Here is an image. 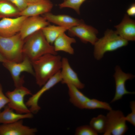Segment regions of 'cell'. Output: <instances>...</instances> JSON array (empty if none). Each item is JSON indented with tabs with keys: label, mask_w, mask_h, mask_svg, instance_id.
Returning a JSON list of instances; mask_svg holds the SVG:
<instances>
[{
	"label": "cell",
	"mask_w": 135,
	"mask_h": 135,
	"mask_svg": "<svg viewBox=\"0 0 135 135\" xmlns=\"http://www.w3.org/2000/svg\"><path fill=\"white\" fill-rule=\"evenodd\" d=\"M62 58L59 55L49 54L32 61L38 86H42L61 70Z\"/></svg>",
	"instance_id": "1"
},
{
	"label": "cell",
	"mask_w": 135,
	"mask_h": 135,
	"mask_svg": "<svg viewBox=\"0 0 135 135\" xmlns=\"http://www.w3.org/2000/svg\"><path fill=\"white\" fill-rule=\"evenodd\" d=\"M96 132L90 125H84L78 127L75 133L76 135H98Z\"/></svg>",
	"instance_id": "26"
},
{
	"label": "cell",
	"mask_w": 135,
	"mask_h": 135,
	"mask_svg": "<svg viewBox=\"0 0 135 135\" xmlns=\"http://www.w3.org/2000/svg\"><path fill=\"white\" fill-rule=\"evenodd\" d=\"M116 33L123 38L128 41L135 40V21L127 14H125L122 20L114 26Z\"/></svg>",
	"instance_id": "16"
},
{
	"label": "cell",
	"mask_w": 135,
	"mask_h": 135,
	"mask_svg": "<svg viewBox=\"0 0 135 135\" xmlns=\"http://www.w3.org/2000/svg\"><path fill=\"white\" fill-rule=\"evenodd\" d=\"M27 17L20 16L13 18H2L0 20V36L9 37L19 33L23 23Z\"/></svg>",
	"instance_id": "12"
},
{
	"label": "cell",
	"mask_w": 135,
	"mask_h": 135,
	"mask_svg": "<svg viewBox=\"0 0 135 135\" xmlns=\"http://www.w3.org/2000/svg\"><path fill=\"white\" fill-rule=\"evenodd\" d=\"M127 15L129 16H134L135 15V4H132L126 10Z\"/></svg>",
	"instance_id": "30"
},
{
	"label": "cell",
	"mask_w": 135,
	"mask_h": 135,
	"mask_svg": "<svg viewBox=\"0 0 135 135\" xmlns=\"http://www.w3.org/2000/svg\"><path fill=\"white\" fill-rule=\"evenodd\" d=\"M128 41L119 36L115 31L108 29L104 36L98 39L94 45V56L97 60L101 59L108 52L115 50L127 46Z\"/></svg>",
	"instance_id": "3"
},
{
	"label": "cell",
	"mask_w": 135,
	"mask_h": 135,
	"mask_svg": "<svg viewBox=\"0 0 135 135\" xmlns=\"http://www.w3.org/2000/svg\"><path fill=\"white\" fill-rule=\"evenodd\" d=\"M48 22L58 26L71 27L84 22L80 20L66 14L56 15L48 12L42 15Z\"/></svg>",
	"instance_id": "17"
},
{
	"label": "cell",
	"mask_w": 135,
	"mask_h": 135,
	"mask_svg": "<svg viewBox=\"0 0 135 135\" xmlns=\"http://www.w3.org/2000/svg\"><path fill=\"white\" fill-rule=\"evenodd\" d=\"M84 109H101L108 111L112 109V107L108 103L94 98H90L86 102L84 105Z\"/></svg>",
	"instance_id": "24"
},
{
	"label": "cell",
	"mask_w": 135,
	"mask_h": 135,
	"mask_svg": "<svg viewBox=\"0 0 135 135\" xmlns=\"http://www.w3.org/2000/svg\"><path fill=\"white\" fill-rule=\"evenodd\" d=\"M20 10L6 0L0 1V18L20 16Z\"/></svg>",
	"instance_id": "22"
},
{
	"label": "cell",
	"mask_w": 135,
	"mask_h": 135,
	"mask_svg": "<svg viewBox=\"0 0 135 135\" xmlns=\"http://www.w3.org/2000/svg\"><path fill=\"white\" fill-rule=\"evenodd\" d=\"M2 0H0V1Z\"/></svg>",
	"instance_id": "33"
},
{
	"label": "cell",
	"mask_w": 135,
	"mask_h": 135,
	"mask_svg": "<svg viewBox=\"0 0 135 135\" xmlns=\"http://www.w3.org/2000/svg\"><path fill=\"white\" fill-rule=\"evenodd\" d=\"M60 72L61 82L62 84H72L79 89L84 88V84L80 81L77 74L71 68L68 59L66 58H62Z\"/></svg>",
	"instance_id": "14"
},
{
	"label": "cell",
	"mask_w": 135,
	"mask_h": 135,
	"mask_svg": "<svg viewBox=\"0 0 135 135\" xmlns=\"http://www.w3.org/2000/svg\"><path fill=\"white\" fill-rule=\"evenodd\" d=\"M130 106L131 112L128 114L125 118L126 121L134 126H135V101L132 100L130 102Z\"/></svg>",
	"instance_id": "27"
},
{
	"label": "cell",
	"mask_w": 135,
	"mask_h": 135,
	"mask_svg": "<svg viewBox=\"0 0 135 135\" xmlns=\"http://www.w3.org/2000/svg\"><path fill=\"white\" fill-rule=\"evenodd\" d=\"M22 52L31 61L47 54H57L53 46L49 43L41 30L30 35L24 40Z\"/></svg>",
	"instance_id": "2"
},
{
	"label": "cell",
	"mask_w": 135,
	"mask_h": 135,
	"mask_svg": "<svg viewBox=\"0 0 135 135\" xmlns=\"http://www.w3.org/2000/svg\"><path fill=\"white\" fill-rule=\"evenodd\" d=\"M86 0H65L60 4V8H69L72 9L78 14H80V8L82 3Z\"/></svg>",
	"instance_id": "25"
},
{
	"label": "cell",
	"mask_w": 135,
	"mask_h": 135,
	"mask_svg": "<svg viewBox=\"0 0 135 135\" xmlns=\"http://www.w3.org/2000/svg\"><path fill=\"white\" fill-rule=\"evenodd\" d=\"M67 85L70 102L77 108L80 109H84L85 103L90 98L73 85L70 84Z\"/></svg>",
	"instance_id": "20"
},
{
	"label": "cell",
	"mask_w": 135,
	"mask_h": 135,
	"mask_svg": "<svg viewBox=\"0 0 135 135\" xmlns=\"http://www.w3.org/2000/svg\"><path fill=\"white\" fill-rule=\"evenodd\" d=\"M42 0H25L28 4L36 2Z\"/></svg>",
	"instance_id": "32"
},
{
	"label": "cell",
	"mask_w": 135,
	"mask_h": 135,
	"mask_svg": "<svg viewBox=\"0 0 135 135\" xmlns=\"http://www.w3.org/2000/svg\"><path fill=\"white\" fill-rule=\"evenodd\" d=\"M7 60L0 53V62L3 63Z\"/></svg>",
	"instance_id": "31"
},
{
	"label": "cell",
	"mask_w": 135,
	"mask_h": 135,
	"mask_svg": "<svg viewBox=\"0 0 135 135\" xmlns=\"http://www.w3.org/2000/svg\"><path fill=\"white\" fill-rule=\"evenodd\" d=\"M53 7V4L50 0H42L28 4L26 8L20 12V16L28 17L42 15L50 12Z\"/></svg>",
	"instance_id": "15"
},
{
	"label": "cell",
	"mask_w": 135,
	"mask_h": 135,
	"mask_svg": "<svg viewBox=\"0 0 135 135\" xmlns=\"http://www.w3.org/2000/svg\"><path fill=\"white\" fill-rule=\"evenodd\" d=\"M32 94L31 91L23 86L15 87L13 90L6 93V95L9 100L8 106L18 113L31 112L24 102V98L26 95Z\"/></svg>",
	"instance_id": "7"
},
{
	"label": "cell",
	"mask_w": 135,
	"mask_h": 135,
	"mask_svg": "<svg viewBox=\"0 0 135 135\" xmlns=\"http://www.w3.org/2000/svg\"></svg>",
	"instance_id": "34"
},
{
	"label": "cell",
	"mask_w": 135,
	"mask_h": 135,
	"mask_svg": "<svg viewBox=\"0 0 135 135\" xmlns=\"http://www.w3.org/2000/svg\"><path fill=\"white\" fill-rule=\"evenodd\" d=\"M22 120L0 125V135H34L37 132L36 128L24 125Z\"/></svg>",
	"instance_id": "13"
},
{
	"label": "cell",
	"mask_w": 135,
	"mask_h": 135,
	"mask_svg": "<svg viewBox=\"0 0 135 135\" xmlns=\"http://www.w3.org/2000/svg\"><path fill=\"white\" fill-rule=\"evenodd\" d=\"M8 106L0 112V123L8 124L13 123L23 119L33 118V114L30 112L20 114L14 111Z\"/></svg>",
	"instance_id": "18"
},
{
	"label": "cell",
	"mask_w": 135,
	"mask_h": 135,
	"mask_svg": "<svg viewBox=\"0 0 135 135\" xmlns=\"http://www.w3.org/2000/svg\"><path fill=\"white\" fill-rule=\"evenodd\" d=\"M76 42V40L74 38L68 36L64 32L56 39L53 44L56 52L62 51L70 54H73L74 51L71 45Z\"/></svg>",
	"instance_id": "19"
},
{
	"label": "cell",
	"mask_w": 135,
	"mask_h": 135,
	"mask_svg": "<svg viewBox=\"0 0 135 135\" xmlns=\"http://www.w3.org/2000/svg\"><path fill=\"white\" fill-rule=\"evenodd\" d=\"M106 122V116L100 114L92 118L90 125L98 133H104L105 129Z\"/></svg>",
	"instance_id": "23"
},
{
	"label": "cell",
	"mask_w": 135,
	"mask_h": 135,
	"mask_svg": "<svg viewBox=\"0 0 135 135\" xmlns=\"http://www.w3.org/2000/svg\"><path fill=\"white\" fill-rule=\"evenodd\" d=\"M6 0L14 5L20 10V12L24 10L28 5V3L25 0Z\"/></svg>",
	"instance_id": "28"
},
{
	"label": "cell",
	"mask_w": 135,
	"mask_h": 135,
	"mask_svg": "<svg viewBox=\"0 0 135 135\" xmlns=\"http://www.w3.org/2000/svg\"><path fill=\"white\" fill-rule=\"evenodd\" d=\"M24 42L19 32L9 37L0 36V53L8 61L20 62L24 58Z\"/></svg>",
	"instance_id": "4"
},
{
	"label": "cell",
	"mask_w": 135,
	"mask_h": 135,
	"mask_svg": "<svg viewBox=\"0 0 135 135\" xmlns=\"http://www.w3.org/2000/svg\"><path fill=\"white\" fill-rule=\"evenodd\" d=\"M9 100L3 92L2 85L0 84V112L1 110L8 104Z\"/></svg>",
	"instance_id": "29"
},
{
	"label": "cell",
	"mask_w": 135,
	"mask_h": 135,
	"mask_svg": "<svg viewBox=\"0 0 135 135\" xmlns=\"http://www.w3.org/2000/svg\"><path fill=\"white\" fill-rule=\"evenodd\" d=\"M108 111L106 116V127L103 135H124L128 128L123 112L119 110Z\"/></svg>",
	"instance_id": "5"
},
{
	"label": "cell",
	"mask_w": 135,
	"mask_h": 135,
	"mask_svg": "<svg viewBox=\"0 0 135 135\" xmlns=\"http://www.w3.org/2000/svg\"><path fill=\"white\" fill-rule=\"evenodd\" d=\"M2 64L10 72L15 87L23 86L24 82V78L20 76L22 72H26L34 76L32 62L26 56H24L23 60L20 62L6 60Z\"/></svg>",
	"instance_id": "6"
},
{
	"label": "cell",
	"mask_w": 135,
	"mask_h": 135,
	"mask_svg": "<svg viewBox=\"0 0 135 135\" xmlns=\"http://www.w3.org/2000/svg\"><path fill=\"white\" fill-rule=\"evenodd\" d=\"M68 31L71 37L76 36L83 42H89L93 45L98 39V30L84 22L71 27Z\"/></svg>",
	"instance_id": "8"
},
{
	"label": "cell",
	"mask_w": 135,
	"mask_h": 135,
	"mask_svg": "<svg viewBox=\"0 0 135 135\" xmlns=\"http://www.w3.org/2000/svg\"><path fill=\"white\" fill-rule=\"evenodd\" d=\"M59 71L50 78L43 86L42 88L35 94H32L26 104L32 114L37 113L40 110L38 104L39 100L42 95L57 84L61 82L62 78Z\"/></svg>",
	"instance_id": "10"
},
{
	"label": "cell",
	"mask_w": 135,
	"mask_h": 135,
	"mask_svg": "<svg viewBox=\"0 0 135 135\" xmlns=\"http://www.w3.org/2000/svg\"><path fill=\"white\" fill-rule=\"evenodd\" d=\"M50 24V22L42 16L28 17L23 23L19 33L22 38L24 40Z\"/></svg>",
	"instance_id": "11"
},
{
	"label": "cell",
	"mask_w": 135,
	"mask_h": 135,
	"mask_svg": "<svg viewBox=\"0 0 135 135\" xmlns=\"http://www.w3.org/2000/svg\"><path fill=\"white\" fill-rule=\"evenodd\" d=\"M70 27L50 24L42 28L41 30L47 41L52 45L56 39L61 34L68 30Z\"/></svg>",
	"instance_id": "21"
},
{
	"label": "cell",
	"mask_w": 135,
	"mask_h": 135,
	"mask_svg": "<svg viewBox=\"0 0 135 135\" xmlns=\"http://www.w3.org/2000/svg\"><path fill=\"white\" fill-rule=\"evenodd\" d=\"M115 72L113 75L115 83V92L111 102L112 103L121 99L125 95L134 94V92H130L126 89L125 84L126 81L133 79L135 76L132 74L124 72L118 66L115 68Z\"/></svg>",
	"instance_id": "9"
}]
</instances>
